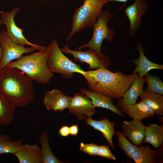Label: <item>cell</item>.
<instances>
[{
	"mask_svg": "<svg viewBox=\"0 0 163 163\" xmlns=\"http://www.w3.org/2000/svg\"><path fill=\"white\" fill-rule=\"evenodd\" d=\"M68 109L70 113L75 115L80 121L91 118L96 111L91 99L80 92L75 93L72 97Z\"/></svg>",
	"mask_w": 163,
	"mask_h": 163,
	"instance_id": "11",
	"label": "cell"
},
{
	"mask_svg": "<svg viewBox=\"0 0 163 163\" xmlns=\"http://www.w3.org/2000/svg\"><path fill=\"white\" fill-rule=\"evenodd\" d=\"M82 75L86 79L89 90L113 99L121 98L138 76L134 72L130 75L120 71L113 72L103 67L85 71Z\"/></svg>",
	"mask_w": 163,
	"mask_h": 163,
	"instance_id": "1",
	"label": "cell"
},
{
	"mask_svg": "<svg viewBox=\"0 0 163 163\" xmlns=\"http://www.w3.org/2000/svg\"><path fill=\"white\" fill-rule=\"evenodd\" d=\"M98 156L113 160H116L115 156L111 152L109 146L107 145H99V152Z\"/></svg>",
	"mask_w": 163,
	"mask_h": 163,
	"instance_id": "28",
	"label": "cell"
},
{
	"mask_svg": "<svg viewBox=\"0 0 163 163\" xmlns=\"http://www.w3.org/2000/svg\"><path fill=\"white\" fill-rule=\"evenodd\" d=\"M1 135H1V134H0V136H1Z\"/></svg>",
	"mask_w": 163,
	"mask_h": 163,
	"instance_id": "33",
	"label": "cell"
},
{
	"mask_svg": "<svg viewBox=\"0 0 163 163\" xmlns=\"http://www.w3.org/2000/svg\"><path fill=\"white\" fill-rule=\"evenodd\" d=\"M116 134L120 149L136 163L163 162V145L155 150L148 145L136 146L129 141L122 132L117 131Z\"/></svg>",
	"mask_w": 163,
	"mask_h": 163,
	"instance_id": "6",
	"label": "cell"
},
{
	"mask_svg": "<svg viewBox=\"0 0 163 163\" xmlns=\"http://www.w3.org/2000/svg\"><path fill=\"white\" fill-rule=\"evenodd\" d=\"M107 2H117L123 3H124V5L122 7H123L125 5L126 2H127L128 0H105Z\"/></svg>",
	"mask_w": 163,
	"mask_h": 163,
	"instance_id": "31",
	"label": "cell"
},
{
	"mask_svg": "<svg viewBox=\"0 0 163 163\" xmlns=\"http://www.w3.org/2000/svg\"><path fill=\"white\" fill-rule=\"evenodd\" d=\"M79 149L86 153L94 156L98 155L99 145L93 143L85 144L81 142L80 145Z\"/></svg>",
	"mask_w": 163,
	"mask_h": 163,
	"instance_id": "27",
	"label": "cell"
},
{
	"mask_svg": "<svg viewBox=\"0 0 163 163\" xmlns=\"http://www.w3.org/2000/svg\"><path fill=\"white\" fill-rule=\"evenodd\" d=\"M105 0H84L83 5L76 9L73 15L72 27L66 41L85 28H91L97 20Z\"/></svg>",
	"mask_w": 163,
	"mask_h": 163,
	"instance_id": "4",
	"label": "cell"
},
{
	"mask_svg": "<svg viewBox=\"0 0 163 163\" xmlns=\"http://www.w3.org/2000/svg\"><path fill=\"white\" fill-rule=\"evenodd\" d=\"M78 131V126L76 124L73 125L69 127L70 135L72 136H76Z\"/></svg>",
	"mask_w": 163,
	"mask_h": 163,
	"instance_id": "30",
	"label": "cell"
},
{
	"mask_svg": "<svg viewBox=\"0 0 163 163\" xmlns=\"http://www.w3.org/2000/svg\"><path fill=\"white\" fill-rule=\"evenodd\" d=\"M143 142L150 144L156 149L163 145V125L156 123L149 124L146 126Z\"/></svg>",
	"mask_w": 163,
	"mask_h": 163,
	"instance_id": "22",
	"label": "cell"
},
{
	"mask_svg": "<svg viewBox=\"0 0 163 163\" xmlns=\"http://www.w3.org/2000/svg\"><path fill=\"white\" fill-rule=\"evenodd\" d=\"M144 77L147 83L145 90H150L163 95V83L157 75L153 76L148 73Z\"/></svg>",
	"mask_w": 163,
	"mask_h": 163,
	"instance_id": "26",
	"label": "cell"
},
{
	"mask_svg": "<svg viewBox=\"0 0 163 163\" xmlns=\"http://www.w3.org/2000/svg\"><path fill=\"white\" fill-rule=\"evenodd\" d=\"M2 25V23L0 19V27H1V26ZM2 54H3V49L0 46V62L2 59Z\"/></svg>",
	"mask_w": 163,
	"mask_h": 163,
	"instance_id": "32",
	"label": "cell"
},
{
	"mask_svg": "<svg viewBox=\"0 0 163 163\" xmlns=\"http://www.w3.org/2000/svg\"><path fill=\"white\" fill-rule=\"evenodd\" d=\"M141 101L159 116L163 114V96L150 90H145L140 96Z\"/></svg>",
	"mask_w": 163,
	"mask_h": 163,
	"instance_id": "21",
	"label": "cell"
},
{
	"mask_svg": "<svg viewBox=\"0 0 163 163\" xmlns=\"http://www.w3.org/2000/svg\"><path fill=\"white\" fill-rule=\"evenodd\" d=\"M149 4L146 0H134L132 4L126 7L124 12L129 22V34L133 37L140 27L143 16L147 12Z\"/></svg>",
	"mask_w": 163,
	"mask_h": 163,
	"instance_id": "12",
	"label": "cell"
},
{
	"mask_svg": "<svg viewBox=\"0 0 163 163\" xmlns=\"http://www.w3.org/2000/svg\"><path fill=\"white\" fill-rule=\"evenodd\" d=\"M47 59L46 50H40L37 53L23 56L6 66L18 69L33 82L45 85L51 81L53 75L47 67Z\"/></svg>",
	"mask_w": 163,
	"mask_h": 163,
	"instance_id": "3",
	"label": "cell"
},
{
	"mask_svg": "<svg viewBox=\"0 0 163 163\" xmlns=\"http://www.w3.org/2000/svg\"><path fill=\"white\" fill-rule=\"evenodd\" d=\"M22 143V139L12 140L10 136L2 135L0 136V155L5 153L15 155L19 146Z\"/></svg>",
	"mask_w": 163,
	"mask_h": 163,
	"instance_id": "25",
	"label": "cell"
},
{
	"mask_svg": "<svg viewBox=\"0 0 163 163\" xmlns=\"http://www.w3.org/2000/svg\"><path fill=\"white\" fill-rule=\"evenodd\" d=\"M60 49L63 53L72 55L76 62L88 64L90 70L102 67L109 69L111 65L110 57L106 56L105 53L102 54L90 49L84 51L81 50H71L67 45Z\"/></svg>",
	"mask_w": 163,
	"mask_h": 163,
	"instance_id": "9",
	"label": "cell"
},
{
	"mask_svg": "<svg viewBox=\"0 0 163 163\" xmlns=\"http://www.w3.org/2000/svg\"><path fill=\"white\" fill-rule=\"evenodd\" d=\"M0 92L16 108L30 104L35 91L33 81L25 74L6 66L0 70Z\"/></svg>",
	"mask_w": 163,
	"mask_h": 163,
	"instance_id": "2",
	"label": "cell"
},
{
	"mask_svg": "<svg viewBox=\"0 0 163 163\" xmlns=\"http://www.w3.org/2000/svg\"><path fill=\"white\" fill-rule=\"evenodd\" d=\"M85 123L94 129L101 132L111 147L115 150L112 139L115 134L114 126L115 123L111 122L108 119L103 118L95 120L91 118L85 120Z\"/></svg>",
	"mask_w": 163,
	"mask_h": 163,
	"instance_id": "19",
	"label": "cell"
},
{
	"mask_svg": "<svg viewBox=\"0 0 163 163\" xmlns=\"http://www.w3.org/2000/svg\"><path fill=\"white\" fill-rule=\"evenodd\" d=\"M113 16L107 11H102L98 15L96 22L93 25V34L90 40L85 44L75 48L78 50L88 47L89 49L101 53V49L103 40L110 42L116 35L114 30L108 26L110 20Z\"/></svg>",
	"mask_w": 163,
	"mask_h": 163,
	"instance_id": "7",
	"label": "cell"
},
{
	"mask_svg": "<svg viewBox=\"0 0 163 163\" xmlns=\"http://www.w3.org/2000/svg\"><path fill=\"white\" fill-rule=\"evenodd\" d=\"M145 83L144 77L138 76L136 77L123 97L118 99V106L120 107L136 103L138 97L144 92L143 87Z\"/></svg>",
	"mask_w": 163,
	"mask_h": 163,
	"instance_id": "17",
	"label": "cell"
},
{
	"mask_svg": "<svg viewBox=\"0 0 163 163\" xmlns=\"http://www.w3.org/2000/svg\"><path fill=\"white\" fill-rule=\"evenodd\" d=\"M47 65L52 73L60 74L64 78L72 79L73 73L82 74L85 71L78 64L66 56L59 47L57 41L54 40L46 47Z\"/></svg>",
	"mask_w": 163,
	"mask_h": 163,
	"instance_id": "5",
	"label": "cell"
},
{
	"mask_svg": "<svg viewBox=\"0 0 163 163\" xmlns=\"http://www.w3.org/2000/svg\"><path fill=\"white\" fill-rule=\"evenodd\" d=\"M122 111L133 120H142L153 117V111L142 101L137 103L120 107Z\"/></svg>",
	"mask_w": 163,
	"mask_h": 163,
	"instance_id": "20",
	"label": "cell"
},
{
	"mask_svg": "<svg viewBox=\"0 0 163 163\" xmlns=\"http://www.w3.org/2000/svg\"><path fill=\"white\" fill-rule=\"evenodd\" d=\"M20 8L16 7L11 11H0V20L6 28V31L8 36L15 42L23 45H27L34 48L38 50H46V47L35 44L31 43L24 36V30L17 26L14 21V17L19 11Z\"/></svg>",
	"mask_w": 163,
	"mask_h": 163,
	"instance_id": "10",
	"label": "cell"
},
{
	"mask_svg": "<svg viewBox=\"0 0 163 163\" xmlns=\"http://www.w3.org/2000/svg\"><path fill=\"white\" fill-rule=\"evenodd\" d=\"M15 109L0 92V126H7L11 123Z\"/></svg>",
	"mask_w": 163,
	"mask_h": 163,
	"instance_id": "23",
	"label": "cell"
},
{
	"mask_svg": "<svg viewBox=\"0 0 163 163\" xmlns=\"http://www.w3.org/2000/svg\"><path fill=\"white\" fill-rule=\"evenodd\" d=\"M136 47L139 53L138 58L131 61L136 66L133 72L137 74L140 77H144L149 71L152 69H163V65L154 63L149 60L145 55L142 43H137Z\"/></svg>",
	"mask_w": 163,
	"mask_h": 163,
	"instance_id": "18",
	"label": "cell"
},
{
	"mask_svg": "<svg viewBox=\"0 0 163 163\" xmlns=\"http://www.w3.org/2000/svg\"><path fill=\"white\" fill-rule=\"evenodd\" d=\"M59 134L63 137H67L70 135L69 127L63 125L59 129Z\"/></svg>",
	"mask_w": 163,
	"mask_h": 163,
	"instance_id": "29",
	"label": "cell"
},
{
	"mask_svg": "<svg viewBox=\"0 0 163 163\" xmlns=\"http://www.w3.org/2000/svg\"><path fill=\"white\" fill-rule=\"evenodd\" d=\"M39 139L41 145L42 163H65L59 160L53 154L50 146L47 132H43L39 136Z\"/></svg>",
	"mask_w": 163,
	"mask_h": 163,
	"instance_id": "24",
	"label": "cell"
},
{
	"mask_svg": "<svg viewBox=\"0 0 163 163\" xmlns=\"http://www.w3.org/2000/svg\"><path fill=\"white\" fill-rule=\"evenodd\" d=\"M124 136L131 143L136 146L142 145L145 135L146 126L141 120L124 121L121 124Z\"/></svg>",
	"mask_w": 163,
	"mask_h": 163,
	"instance_id": "14",
	"label": "cell"
},
{
	"mask_svg": "<svg viewBox=\"0 0 163 163\" xmlns=\"http://www.w3.org/2000/svg\"><path fill=\"white\" fill-rule=\"evenodd\" d=\"M0 45L3 49L0 70L13 60L21 58L24 54L32 53L37 50L32 47H26L15 42L8 36L5 29L0 31Z\"/></svg>",
	"mask_w": 163,
	"mask_h": 163,
	"instance_id": "8",
	"label": "cell"
},
{
	"mask_svg": "<svg viewBox=\"0 0 163 163\" xmlns=\"http://www.w3.org/2000/svg\"><path fill=\"white\" fill-rule=\"evenodd\" d=\"M79 91L88 97L95 107L110 110L121 117L124 116V114L122 110L114 105V103L112 98L84 88H81Z\"/></svg>",
	"mask_w": 163,
	"mask_h": 163,
	"instance_id": "15",
	"label": "cell"
},
{
	"mask_svg": "<svg viewBox=\"0 0 163 163\" xmlns=\"http://www.w3.org/2000/svg\"><path fill=\"white\" fill-rule=\"evenodd\" d=\"M14 155L20 163H42L41 148L36 144H22Z\"/></svg>",
	"mask_w": 163,
	"mask_h": 163,
	"instance_id": "16",
	"label": "cell"
},
{
	"mask_svg": "<svg viewBox=\"0 0 163 163\" xmlns=\"http://www.w3.org/2000/svg\"><path fill=\"white\" fill-rule=\"evenodd\" d=\"M72 98L66 95L61 90L55 88L45 92L43 103L48 111L62 112L68 108Z\"/></svg>",
	"mask_w": 163,
	"mask_h": 163,
	"instance_id": "13",
	"label": "cell"
}]
</instances>
